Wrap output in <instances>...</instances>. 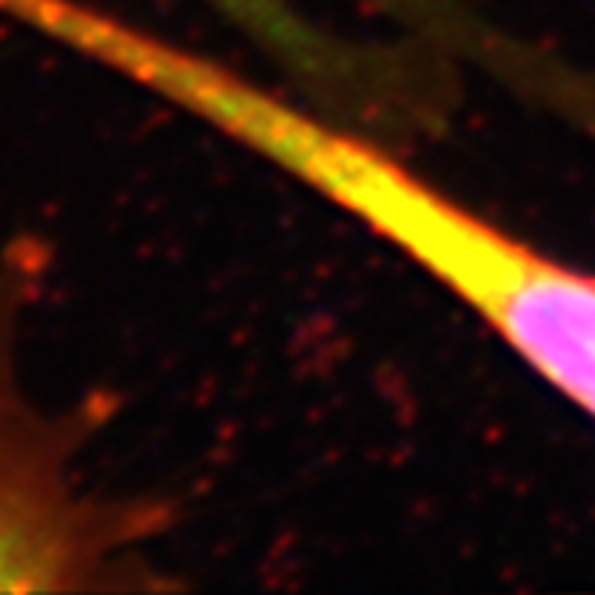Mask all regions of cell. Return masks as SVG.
<instances>
[{"instance_id":"obj_1","label":"cell","mask_w":595,"mask_h":595,"mask_svg":"<svg viewBox=\"0 0 595 595\" xmlns=\"http://www.w3.org/2000/svg\"><path fill=\"white\" fill-rule=\"evenodd\" d=\"M237 133L273 166L391 240L466 309H474L531 370L595 420V276L505 234L381 147L255 94Z\"/></svg>"},{"instance_id":"obj_2","label":"cell","mask_w":595,"mask_h":595,"mask_svg":"<svg viewBox=\"0 0 595 595\" xmlns=\"http://www.w3.org/2000/svg\"><path fill=\"white\" fill-rule=\"evenodd\" d=\"M72 449L66 427L19 391L0 312V592L108 588L136 542V516L75 480Z\"/></svg>"}]
</instances>
